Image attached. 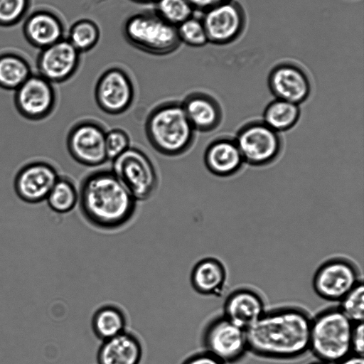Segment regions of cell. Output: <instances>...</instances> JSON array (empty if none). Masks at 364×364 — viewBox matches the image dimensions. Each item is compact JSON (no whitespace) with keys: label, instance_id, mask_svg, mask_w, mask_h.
I'll return each mask as SVG.
<instances>
[{"label":"cell","instance_id":"obj_5","mask_svg":"<svg viewBox=\"0 0 364 364\" xmlns=\"http://www.w3.org/2000/svg\"><path fill=\"white\" fill-rule=\"evenodd\" d=\"M125 41L145 53L164 56L176 51L181 43L176 27L162 19L154 10L132 14L122 27Z\"/></svg>","mask_w":364,"mask_h":364},{"label":"cell","instance_id":"obj_9","mask_svg":"<svg viewBox=\"0 0 364 364\" xmlns=\"http://www.w3.org/2000/svg\"><path fill=\"white\" fill-rule=\"evenodd\" d=\"M105 127L98 121L85 119L76 122L67 136V149L70 156L78 164L95 167L107 160L105 151Z\"/></svg>","mask_w":364,"mask_h":364},{"label":"cell","instance_id":"obj_12","mask_svg":"<svg viewBox=\"0 0 364 364\" xmlns=\"http://www.w3.org/2000/svg\"><path fill=\"white\" fill-rule=\"evenodd\" d=\"M208 43L224 46L237 41L243 33L247 17L242 6L229 0L202 13L200 17Z\"/></svg>","mask_w":364,"mask_h":364},{"label":"cell","instance_id":"obj_31","mask_svg":"<svg viewBox=\"0 0 364 364\" xmlns=\"http://www.w3.org/2000/svg\"><path fill=\"white\" fill-rule=\"evenodd\" d=\"M338 308L354 323L363 322L364 285L361 281L339 302Z\"/></svg>","mask_w":364,"mask_h":364},{"label":"cell","instance_id":"obj_33","mask_svg":"<svg viewBox=\"0 0 364 364\" xmlns=\"http://www.w3.org/2000/svg\"><path fill=\"white\" fill-rule=\"evenodd\" d=\"M352 352L353 354L363 356L364 352V325L363 322L354 323L352 339Z\"/></svg>","mask_w":364,"mask_h":364},{"label":"cell","instance_id":"obj_8","mask_svg":"<svg viewBox=\"0 0 364 364\" xmlns=\"http://www.w3.org/2000/svg\"><path fill=\"white\" fill-rule=\"evenodd\" d=\"M361 281L359 270L353 262L335 257L318 267L313 277L312 287L320 298L339 302Z\"/></svg>","mask_w":364,"mask_h":364},{"label":"cell","instance_id":"obj_1","mask_svg":"<svg viewBox=\"0 0 364 364\" xmlns=\"http://www.w3.org/2000/svg\"><path fill=\"white\" fill-rule=\"evenodd\" d=\"M311 316L296 306L266 311L246 329L249 351L274 360H291L309 351Z\"/></svg>","mask_w":364,"mask_h":364},{"label":"cell","instance_id":"obj_34","mask_svg":"<svg viewBox=\"0 0 364 364\" xmlns=\"http://www.w3.org/2000/svg\"><path fill=\"white\" fill-rule=\"evenodd\" d=\"M181 364H225L220 360L203 351L188 356Z\"/></svg>","mask_w":364,"mask_h":364},{"label":"cell","instance_id":"obj_20","mask_svg":"<svg viewBox=\"0 0 364 364\" xmlns=\"http://www.w3.org/2000/svg\"><path fill=\"white\" fill-rule=\"evenodd\" d=\"M143 348L139 338L127 331L102 341L97 353V364H140Z\"/></svg>","mask_w":364,"mask_h":364},{"label":"cell","instance_id":"obj_3","mask_svg":"<svg viewBox=\"0 0 364 364\" xmlns=\"http://www.w3.org/2000/svg\"><path fill=\"white\" fill-rule=\"evenodd\" d=\"M144 132L154 149L166 156H178L193 146L196 131L189 122L181 102L166 101L148 114Z\"/></svg>","mask_w":364,"mask_h":364},{"label":"cell","instance_id":"obj_13","mask_svg":"<svg viewBox=\"0 0 364 364\" xmlns=\"http://www.w3.org/2000/svg\"><path fill=\"white\" fill-rule=\"evenodd\" d=\"M56 100L53 84L38 73H32L14 94L18 112L31 121L41 120L50 115L55 107Z\"/></svg>","mask_w":364,"mask_h":364},{"label":"cell","instance_id":"obj_30","mask_svg":"<svg viewBox=\"0 0 364 364\" xmlns=\"http://www.w3.org/2000/svg\"><path fill=\"white\" fill-rule=\"evenodd\" d=\"M32 0H0V27H13L29 13Z\"/></svg>","mask_w":364,"mask_h":364},{"label":"cell","instance_id":"obj_6","mask_svg":"<svg viewBox=\"0 0 364 364\" xmlns=\"http://www.w3.org/2000/svg\"><path fill=\"white\" fill-rule=\"evenodd\" d=\"M112 162V171L137 201L148 200L154 194L159 186L158 173L143 150L130 146Z\"/></svg>","mask_w":364,"mask_h":364},{"label":"cell","instance_id":"obj_7","mask_svg":"<svg viewBox=\"0 0 364 364\" xmlns=\"http://www.w3.org/2000/svg\"><path fill=\"white\" fill-rule=\"evenodd\" d=\"M201 341L203 351L225 364L240 360L249 351L246 329L223 315L213 318L207 323Z\"/></svg>","mask_w":364,"mask_h":364},{"label":"cell","instance_id":"obj_23","mask_svg":"<svg viewBox=\"0 0 364 364\" xmlns=\"http://www.w3.org/2000/svg\"><path fill=\"white\" fill-rule=\"evenodd\" d=\"M28 60L19 53L6 50L0 53V87L16 90L32 74Z\"/></svg>","mask_w":364,"mask_h":364},{"label":"cell","instance_id":"obj_25","mask_svg":"<svg viewBox=\"0 0 364 364\" xmlns=\"http://www.w3.org/2000/svg\"><path fill=\"white\" fill-rule=\"evenodd\" d=\"M299 116L300 109L298 105L276 99L266 107L263 122L279 133L293 127L299 120Z\"/></svg>","mask_w":364,"mask_h":364},{"label":"cell","instance_id":"obj_24","mask_svg":"<svg viewBox=\"0 0 364 364\" xmlns=\"http://www.w3.org/2000/svg\"><path fill=\"white\" fill-rule=\"evenodd\" d=\"M91 326L95 336L104 341L125 331L127 318L124 311L118 306L104 305L94 313Z\"/></svg>","mask_w":364,"mask_h":364},{"label":"cell","instance_id":"obj_29","mask_svg":"<svg viewBox=\"0 0 364 364\" xmlns=\"http://www.w3.org/2000/svg\"><path fill=\"white\" fill-rule=\"evenodd\" d=\"M176 30L181 43L193 48L203 47L208 43L200 17L191 16L176 26Z\"/></svg>","mask_w":364,"mask_h":364},{"label":"cell","instance_id":"obj_19","mask_svg":"<svg viewBox=\"0 0 364 364\" xmlns=\"http://www.w3.org/2000/svg\"><path fill=\"white\" fill-rule=\"evenodd\" d=\"M181 105L196 132L213 131L222 120V109L219 103L207 93L193 92L186 96Z\"/></svg>","mask_w":364,"mask_h":364},{"label":"cell","instance_id":"obj_32","mask_svg":"<svg viewBox=\"0 0 364 364\" xmlns=\"http://www.w3.org/2000/svg\"><path fill=\"white\" fill-rule=\"evenodd\" d=\"M130 146L129 136L124 129L114 128L107 131L105 135V151L108 161H113Z\"/></svg>","mask_w":364,"mask_h":364},{"label":"cell","instance_id":"obj_10","mask_svg":"<svg viewBox=\"0 0 364 364\" xmlns=\"http://www.w3.org/2000/svg\"><path fill=\"white\" fill-rule=\"evenodd\" d=\"M136 95L134 82L129 74L119 67H111L99 77L95 87V100L105 113L119 115L132 105Z\"/></svg>","mask_w":364,"mask_h":364},{"label":"cell","instance_id":"obj_21","mask_svg":"<svg viewBox=\"0 0 364 364\" xmlns=\"http://www.w3.org/2000/svg\"><path fill=\"white\" fill-rule=\"evenodd\" d=\"M244 160L235 139L220 138L212 141L204 154L208 170L218 176H230L237 172Z\"/></svg>","mask_w":364,"mask_h":364},{"label":"cell","instance_id":"obj_18","mask_svg":"<svg viewBox=\"0 0 364 364\" xmlns=\"http://www.w3.org/2000/svg\"><path fill=\"white\" fill-rule=\"evenodd\" d=\"M265 311V303L262 295L252 289L242 287L227 296L223 302L222 315L247 329Z\"/></svg>","mask_w":364,"mask_h":364},{"label":"cell","instance_id":"obj_2","mask_svg":"<svg viewBox=\"0 0 364 364\" xmlns=\"http://www.w3.org/2000/svg\"><path fill=\"white\" fill-rule=\"evenodd\" d=\"M137 200L112 170L92 171L82 180L78 205L84 218L94 227L113 230L134 216Z\"/></svg>","mask_w":364,"mask_h":364},{"label":"cell","instance_id":"obj_22","mask_svg":"<svg viewBox=\"0 0 364 364\" xmlns=\"http://www.w3.org/2000/svg\"><path fill=\"white\" fill-rule=\"evenodd\" d=\"M195 291L205 296H220L226 286L227 271L223 263L215 257H205L193 266L190 276Z\"/></svg>","mask_w":364,"mask_h":364},{"label":"cell","instance_id":"obj_36","mask_svg":"<svg viewBox=\"0 0 364 364\" xmlns=\"http://www.w3.org/2000/svg\"><path fill=\"white\" fill-rule=\"evenodd\" d=\"M336 364H364L363 356L350 354Z\"/></svg>","mask_w":364,"mask_h":364},{"label":"cell","instance_id":"obj_28","mask_svg":"<svg viewBox=\"0 0 364 364\" xmlns=\"http://www.w3.org/2000/svg\"><path fill=\"white\" fill-rule=\"evenodd\" d=\"M154 11L169 24L178 26L194 16L195 11L188 0H158Z\"/></svg>","mask_w":364,"mask_h":364},{"label":"cell","instance_id":"obj_17","mask_svg":"<svg viewBox=\"0 0 364 364\" xmlns=\"http://www.w3.org/2000/svg\"><path fill=\"white\" fill-rule=\"evenodd\" d=\"M22 33L32 47L42 50L65 38V26L60 16L53 10L36 9L23 21Z\"/></svg>","mask_w":364,"mask_h":364},{"label":"cell","instance_id":"obj_11","mask_svg":"<svg viewBox=\"0 0 364 364\" xmlns=\"http://www.w3.org/2000/svg\"><path fill=\"white\" fill-rule=\"evenodd\" d=\"M244 162L252 166H265L274 161L282 149L279 133L263 122L245 124L235 139Z\"/></svg>","mask_w":364,"mask_h":364},{"label":"cell","instance_id":"obj_14","mask_svg":"<svg viewBox=\"0 0 364 364\" xmlns=\"http://www.w3.org/2000/svg\"><path fill=\"white\" fill-rule=\"evenodd\" d=\"M80 55L64 38L39 50L36 62L37 73L53 84L65 82L77 73Z\"/></svg>","mask_w":364,"mask_h":364},{"label":"cell","instance_id":"obj_38","mask_svg":"<svg viewBox=\"0 0 364 364\" xmlns=\"http://www.w3.org/2000/svg\"><path fill=\"white\" fill-rule=\"evenodd\" d=\"M309 364H329V363H325V362H323V361H321V360H317V361H315V362H312Z\"/></svg>","mask_w":364,"mask_h":364},{"label":"cell","instance_id":"obj_37","mask_svg":"<svg viewBox=\"0 0 364 364\" xmlns=\"http://www.w3.org/2000/svg\"><path fill=\"white\" fill-rule=\"evenodd\" d=\"M137 4H154L158 0H129Z\"/></svg>","mask_w":364,"mask_h":364},{"label":"cell","instance_id":"obj_16","mask_svg":"<svg viewBox=\"0 0 364 364\" xmlns=\"http://www.w3.org/2000/svg\"><path fill=\"white\" fill-rule=\"evenodd\" d=\"M268 85L276 99L298 105L306 100L311 90L309 77L304 70L290 62L279 63L272 69Z\"/></svg>","mask_w":364,"mask_h":364},{"label":"cell","instance_id":"obj_4","mask_svg":"<svg viewBox=\"0 0 364 364\" xmlns=\"http://www.w3.org/2000/svg\"><path fill=\"white\" fill-rule=\"evenodd\" d=\"M353 326L338 306L322 310L311 318L309 350L318 360L338 363L353 353Z\"/></svg>","mask_w":364,"mask_h":364},{"label":"cell","instance_id":"obj_35","mask_svg":"<svg viewBox=\"0 0 364 364\" xmlns=\"http://www.w3.org/2000/svg\"><path fill=\"white\" fill-rule=\"evenodd\" d=\"M195 11L204 12L229 0H188Z\"/></svg>","mask_w":364,"mask_h":364},{"label":"cell","instance_id":"obj_27","mask_svg":"<svg viewBox=\"0 0 364 364\" xmlns=\"http://www.w3.org/2000/svg\"><path fill=\"white\" fill-rule=\"evenodd\" d=\"M100 30L97 23L90 18H81L69 28L65 38L80 53L93 49L100 41Z\"/></svg>","mask_w":364,"mask_h":364},{"label":"cell","instance_id":"obj_15","mask_svg":"<svg viewBox=\"0 0 364 364\" xmlns=\"http://www.w3.org/2000/svg\"><path fill=\"white\" fill-rule=\"evenodd\" d=\"M59 176L56 168L50 164L33 161L18 171L14 180V189L22 200L38 203L46 200Z\"/></svg>","mask_w":364,"mask_h":364},{"label":"cell","instance_id":"obj_26","mask_svg":"<svg viewBox=\"0 0 364 364\" xmlns=\"http://www.w3.org/2000/svg\"><path fill=\"white\" fill-rule=\"evenodd\" d=\"M49 208L58 213L73 210L78 202V190L68 177L59 176L46 199Z\"/></svg>","mask_w":364,"mask_h":364}]
</instances>
